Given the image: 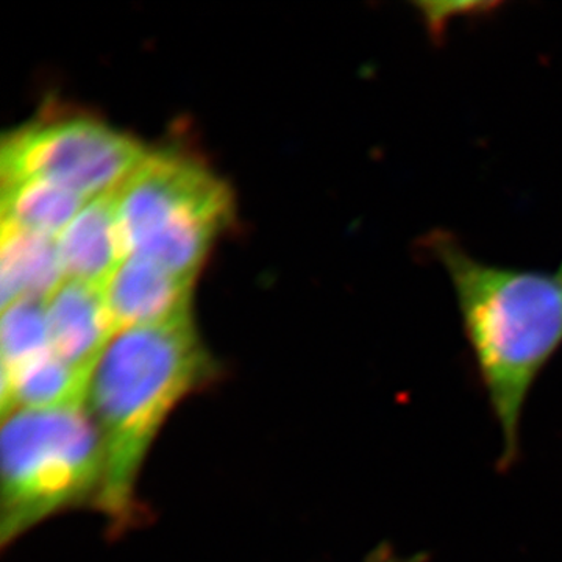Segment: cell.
Wrapping results in <instances>:
<instances>
[{
  "label": "cell",
  "mask_w": 562,
  "mask_h": 562,
  "mask_svg": "<svg viewBox=\"0 0 562 562\" xmlns=\"http://www.w3.org/2000/svg\"><path fill=\"white\" fill-rule=\"evenodd\" d=\"M90 373L72 368L54 351L2 371L3 416L16 409H46L83 403Z\"/></svg>",
  "instance_id": "obj_10"
},
{
  "label": "cell",
  "mask_w": 562,
  "mask_h": 562,
  "mask_svg": "<svg viewBox=\"0 0 562 562\" xmlns=\"http://www.w3.org/2000/svg\"><path fill=\"white\" fill-rule=\"evenodd\" d=\"M87 199L47 180L2 181V222L58 238Z\"/></svg>",
  "instance_id": "obj_11"
},
{
  "label": "cell",
  "mask_w": 562,
  "mask_h": 562,
  "mask_svg": "<svg viewBox=\"0 0 562 562\" xmlns=\"http://www.w3.org/2000/svg\"><path fill=\"white\" fill-rule=\"evenodd\" d=\"M558 273H560V276L562 277V262H561L560 271H558Z\"/></svg>",
  "instance_id": "obj_14"
},
{
  "label": "cell",
  "mask_w": 562,
  "mask_h": 562,
  "mask_svg": "<svg viewBox=\"0 0 562 562\" xmlns=\"http://www.w3.org/2000/svg\"><path fill=\"white\" fill-rule=\"evenodd\" d=\"M2 371L10 372L50 351L46 301L24 299L2 310Z\"/></svg>",
  "instance_id": "obj_12"
},
{
  "label": "cell",
  "mask_w": 562,
  "mask_h": 562,
  "mask_svg": "<svg viewBox=\"0 0 562 562\" xmlns=\"http://www.w3.org/2000/svg\"><path fill=\"white\" fill-rule=\"evenodd\" d=\"M221 375L191 316L116 333L95 361L83 405L103 452L95 509L113 538L149 519L139 497L147 458L172 414Z\"/></svg>",
  "instance_id": "obj_1"
},
{
  "label": "cell",
  "mask_w": 562,
  "mask_h": 562,
  "mask_svg": "<svg viewBox=\"0 0 562 562\" xmlns=\"http://www.w3.org/2000/svg\"><path fill=\"white\" fill-rule=\"evenodd\" d=\"M422 247L452 283L462 333L501 430L498 468L520 454L528 398L562 349V277L473 257L453 233L432 231Z\"/></svg>",
  "instance_id": "obj_2"
},
{
  "label": "cell",
  "mask_w": 562,
  "mask_h": 562,
  "mask_svg": "<svg viewBox=\"0 0 562 562\" xmlns=\"http://www.w3.org/2000/svg\"><path fill=\"white\" fill-rule=\"evenodd\" d=\"M147 151L138 140L88 117L36 122L7 136L2 181L47 180L81 198L114 192Z\"/></svg>",
  "instance_id": "obj_5"
},
{
  "label": "cell",
  "mask_w": 562,
  "mask_h": 562,
  "mask_svg": "<svg viewBox=\"0 0 562 562\" xmlns=\"http://www.w3.org/2000/svg\"><path fill=\"white\" fill-rule=\"evenodd\" d=\"M57 238L2 222L0 299L2 310L24 299L47 301L65 283Z\"/></svg>",
  "instance_id": "obj_9"
},
{
  "label": "cell",
  "mask_w": 562,
  "mask_h": 562,
  "mask_svg": "<svg viewBox=\"0 0 562 562\" xmlns=\"http://www.w3.org/2000/svg\"><path fill=\"white\" fill-rule=\"evenodd\" d=\"M46 316L52 351L72 368L91 373L116 335L103 288L65 280L47 299Z\"/></svg>",
  "instance_id": "obj_7"
},
{
  "label": "cell",
  "mask_w": 562,
  "mask_h": 562,
  "mask_svg": "<svg viewBox=\"0 0 562 562\" xmlns=\"http://www.w3.org/2000/svg\"><path fill=\"white\" fill-rule=\"evenodd\" d=\"M57 244L66 280L105 286L125 260L114 192L85 203Z\"/></svg>",
  "instance_id": "obj_8"
},
{
  "label": "cell",
  "mask_w": 562,
  "mask_h": 562,
  "mask_svg": "<svg viewBox=\"0 0 562 562\" xmlns=\"http://www.w3.org/2000/svg\"><path fill=\"white\" fill-rule=\"evenodd\" d=\"M0 457L3 549L52 517L98 505L102 443L83 403L7 414Z\"/></svg>",
  "instance_id": "obj_3"
},
{
  "label": "cell",
  "mask_w": 562,
  "mask_h": 562,
  "mask_svg": "<svg viewBox=\"0 0 562 562\" xmlns=\"http://www.w3.org/2000/svg\"><path fill=\"white\" fill-rule=\"evenodd\" d=\"M192 280L143 258L121 262L103 286L114 330L168 324L190 317Z\"/></svg>",
  "instance_id": "obj_6"
},
{
  "label": "cell",
  "mask_w": 562,
  "mask_h": 562,
  "mask_svg": "<svg viewBox=\"0 0 562 562\" xmlns=\"http://www.w3.org/2000/svg\"><path fill=\"white\" fill-rule=\"evenodd\" d=\"M114 195L125 258L191 280L233 213L224 181L171 150L147 151Z\"/></svg>",
  "instance_id": "obj_4"
},
{
  "label": "cell",
  "mask_w": 562,
  "mask_h": 562,
  "mask_svg": "<svg viewBox=\"0 0 562 562\" xmlns=\"http://www.w3.org/2000/svg\"><path fill=\"white\" fill-rule=\"evenodd\" d=\"M430 554H401L391 542H382L372 550L361 562H428Z\"/></svg>",
  "instance_id": "obj_13"
}]
</instances>
